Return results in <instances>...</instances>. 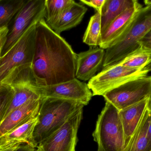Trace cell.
<instances>
[{
    "label": "cell",
    "instance_id": "cell-1",
    "mask_svg": "<svg viewBox=\"0 0 151 151\" xmlns=\"http://www.w3.org/2000/svg\"><path fill=\"white\" fill-rule=\"evenodd\" d=\"M77 54L43 18L36 26L35 49L31 70L35 82L45 87L76 78Z\"/></svg>",
    "mask_w": 151,
    "mask_h": 151
},
{
    "label": "cell",
    "instance_id": "cell-2",
    "mask_svg": "<svg viewBox=\"0 0 151 151\" xmlns=\"http://www.w3.org/2000/svg\"><path fill=\"white\" fill-rule=\"evenodd\" d=\"M84 106L73 100L41 98L38 121L33 132L34 143L36 148L61 127L75 112Z\"/></svg>",
    "mask_w": 151,
    "mask_h": 151
},
{
    "label": "cell",
    "instance_id": "cell-3",
    "mask_svg": "<svg viewBox=\"0 0 151 151\" xmlns=\"http://www.w3.org/2000/svg\"><path fill=\"white\" fill-rule=\"evenodd\" d=\"M37 23L31 26L12 48L0 58V88L9 86L21 72L32 67Z\"/></svg>",
    "mask_w": 151,
    "mask_h": 151
},
{
    "label": "cell",
    "instance_id": "cell-4",
    "mask_svg": "<svg viewBox=\"0 0 151 151\" xmlns=\"http://www.w3.org/2000/svg\"><path fill=\"white\" fill-rule=\"evenodd\" d=\"M133 25L119 41L106 50L103 67L115 64L141 46L140 42L151 29V1H145Z\"/></svg>",
    "mask_w": 151,
    "mask_h": 151
},
{
    "label": "cell",
    "instance_id": "cell-5",
    "mask_svg": "<svg viewBox=\"0 0 151 151\" xmlns=\"http://www.w3.org/2000/svg\"><path fill=\"white\" fill-rule=\"evenodd\" d=\"M98 151H123L124 134L119 111L108 102L99 115L92 134Z\"/></svg>",
    "mask_w": 151,
    "mask_h": 151
},
{
    "label": "cell",
    "instance_id": "cell-6",
    "mask_svg": "<svg viewBox=\"0 0 151 151\" xmlns=\"http://www.w3.org/2000/svg\"><path fill=\"white\" fill-rule=\"evenodd\" d=\"M151 65L142 69H134L118 64L104 67L101 72L89 80V88L93 96H103L122 84L148 76Z\"/></svg>",
    "mask_w": 151,
    "mask_h": 151
},
{
    "label": "cell",
    "instance_id": "cell-7",
    "mask_svg": "<svg viewBox=\"0 0 151 151\" xmlns=\"http://www.w3.org/2000/svg\"><path fill=\"white\" fill-rule=\"evenodd\" d=\"M46 0H27L16 14L9 28L1 56L7 53L25 32L34 23L45 18Z\"/></svg>",
    "mask_w": 151,
    "mask_h": 151
},
{
    "label": "cell",
    "instance_id": "cell-8",
    "mask_svg": "<svg viewBox=\"0 0 151 151\" xmlns=\"http://www.w3.org/2000/svg\"><path fill=\"white\" fill-rule=\"evenodd\" d=\"M119 111L151 97V76L126 82L103 96Z\"/></svg>",
    "mask_w": 151,
    "mask_h": 151
},
{
    "label": "cell",
    "instance_id": "cell-9",
    "mask_svg": "<svg viewBox=\"0 0 151 151\" xmlns=\"http://www.w3.org/2000/svg\"><path fill=\"white\" fill-rule=\"evenodd\" d=\"M83 108L75 112L64 124L37 146L41 151H75L77 134Z\"/></svg>",
    "mask_w": 151,
    "mask_h": 151
},
{
    "label": "cell",
    "instance_id": "cell-10",
    "mask_svg": "<svg viewBox=\"0 0 151 151\" xmlns=\"http://www.w3.org/2000/svg\"><path fill=\"white\" fill-rule=\"evenodd\" d=\"M41 98H54L79 102L84 105L89 103L93 95L88 84L75 78L69 81L45 87L36 85Z\"/></svg>",
    "mask_w": 151,
    "mask_h": 151
},
{
    "label": "cell",
    "instance_id": "cell-11",
    "mask_svg": "<svg viewBox=\"0 0 151 151\" xmlns=\"http://www.w3.org/2000/svg\"><path fill=\"white\" fill-rule=\"evenodd\" d=\"M143 7L137 1L116 18L102 34L99 48L106 50L121 40L133 25Z\"/></svg>",
    "mask_w": 151,
    "mask_h": 151
},
{
    "label": "cell",
    "instance_id": "cell-12",
    "mask_svg": "<svg viewBox=\"0 0 151 151\" xmlns=\"http://www.w3.org/2000/svg\"><path fill=\"white\" fill-rule=\"evenodd\" d=\"M41 98L31 100L9 113L0 124V137L38 116Z\"/></svg>",
    "mask_w": 151,
    "mask_h": 151
},
{
    "label": "cell",
    "instance_id": "cell-13",
    "mask_svg": "<svg viewBox=\"0 0 151 151\" xmlns=\"http://www.w3.org/2000/svg\"><path fill=\"white\" fill-rule=\"evenodd\" d=\"M105 54V50L97 47L77 54L76 78L84 81L92 79L103 66Z\"/></svg>",
    "mask_w": 151,
    "mask_h": 151
},
{
    "label": "cell",
    "instance_id": "cell-14",
    "mask_svg": "<svg viewBox=\"0 0 151 151\" xmlns=\"http://www.w3.org/2000/svg\"><path fill=\"white\" fill-rule=\"evenodd\" d=\"M151 97L119 111L124 134V149L140 123L144 113L149 107Z\"/></svg>",
    "mask_w": 151,
    "mask_h": 151
},
{
    "label": "cell",
    "instance_id": "cell-15",
    "mask_svg": "<svg viewBox=\"0 0 151 151\" xmlns=\"http://www.w3.org/2000/svg\"><path fill=\"white\" fill-rule=\"evenodd\" d=\"M37 121V117L0 137V151L10 150L23 144H27L36 148L34 143L33 132Z\"/></svg>",
    "mask_w": 151,
    "mask_h": 151
},
{
    "label": "cell",
    "instance_id": "cell-16",
    "mask_svg": "<svg viewBox=\"0 0 151 151\" xmlns=\"http://www.w3.org/2000/svg\"><path fill=\"white\" fill-rule=\"evenodd\" d=\"M88 9L83 4L74 2L51 25V29L58 34L79 25Z\"/></svg>",
    "mask_w": 151,
    "mask_h": 151
},
{
    "label": "cell",
    "instance_id": "cell-17",
    "mask_svg": "<svg viewBox=\"0 0 151 151\" xmlns=\"http://www.w3.org/2000/svg\"><path fill=\"white\" fill-rule=\"evenodd\" d=\"M150 119L151 111L149 105L123 151H150L148 138Z\"/></svg>",
    "mask_w": 151,
    "mask_h": 151
},
{
    "label": "cell",
    "instance_id": "cell-18",
    "mask_svg": "<svg viewBox=\"0 0 151 151\" xmlns=\"http://www.w3.org/2000/svg\"><path fill=\"white\" fill-rule=\"evenodd\" d=\"M137 0H105L101 13L102 35L111 23Z\"/></svg>",
    "mask_w": 151,
    "mask_h": 151
},
{
    "label": "cell",
    "instance_id": "cell-19",
    "mask_svg": "<svg viewBox=\"0 0 151 151\" xmlns=\"http://www.w3.org/2000/svg\"><path fill=\"white\" fill-rule=\"evenodd\" d=\"M117 64L134 69L145 68L151 65V50L141 46Z\"/></svg>",
    "mask_w": 151,
    "mask_h": 151
},
{
    "label": "cell",
    "instance_id": "cell-20",
    "mask_svg": "<svg viewBox=\"0 0 151 151\" xmlns=\"http://www.w3.org/2000/svg\"><path fill=\"white\" fill-rule=\"evenodd\" d=\"M27 0H0V29L9 27Z\"/></svg>",
    "mask_w": 151,
    "mask_h": 151
},
{
    "label": "cell",
    "instance_id": "cell-21",
    "mask_svg": "<svg viewBox=\"0 0 151 151\" xmlns=\"http://www.w3.org/2000/svg\"><path fill=\"white\" fill-rule=\"evenodd\" d=\"M101 14L96 12L91 17L83 37V42L91 47L99 46L101 42Z\"/></svg>",
    "mask_w": 151,
    "mask_h": 151
},
{
    "label": "cell",
    "instance_id": "cell-22",
    "mask_svg": "<svg viewBox=\"0 0 151 151\" xmlns=\"http://www.w3.org/2000/svg\"><path fill=\"white\" fill-rule=\"evenodd\" d=\"M74 2L73 0H46L45 18L47 24L51 25Z\"/></svg>",
    "mask_w": 151,
    "mask_h": 151
},
{
    "label": "cell",
    "instance_id": "cell-23",
    "mask_svg": "<svg viewBox=\"0 0 151 151\" xmlns=\"http://www.w3.org/2000/svg\"><path fill=\"white\" fill-rule=\"evenodd\" d=\"M13 96V90L10 86L0 88V124L10 104Z\"/></svg>",
    "mask_w": 151,
    "mask_h": 151
},
{
    "label": "cell",
    "instance_id": "cell-24",
    "mask_svg": "<svg viewBox=\"0 0 151 151\" xmlns=\"http://www.w3.org/2000/svg\"><path fill=\"white\" fill-rule=\"evenodd\" d=\"M80 2L82 4L94 8L96 11V12H99L101 14L105 0H81Z\"/></svg>",
    "mask_w": 151,
    "mask_h": 151
},
{
    "label": "cell",
    "instance_id": "cell-25",
    "mask_svg": "<svg viewBox=\"0 0 151 151\" xmlns=\"http://www.w3.org/2000/svg\"><path fill=\"white\" fill-rule=\"evenodd\" d=\"M8 32L9 28L8 27H4L0 29V58L4 46L6 42Z\"/></svg>",
    "mask_w": 151,
    "mask_h": 151
},
{
    "label": "cell",
    "instance_id": "cell-26",
    "mask_svg": "<svg viewBox=\"0 0 151 151\" xmlns=\"http://www.w3.org/2000/svg\"><path fill=\"white\" fill-rule=\"evenodd\" d=\"M35 148L30 144H23L19 146L15 147V148L4 151H35Z\"/></svg>",
    "mask_w": 151,
    "mask_h": 151
},
{
    "label": "cell",
    "instance_id": "cell-27",
    "mask_svg": "<svg viewBox=\"0 0 151 151\" xmlns=\"http://www.w3.org/2000/svg\"><path fill=\"white\" fill-rule=\"evenodd\" d=\"M150 108L151 111V119L149 129H148V138L149 140V147H150V150L151 151V103L150 105Z\"/></svg>",
    "mask_w": 151,
    "mask_h": 151
},
{
    "label": "cell",
    "instance_id": "cell-28",
    "mask_svg": "<svg viewBox=\"0 0 151 151\" xmlns=\"http://www.w3.org/2000/svg\"><path fill=\"white\" fill-rule=\"evenodd\" d=\"M143 42H151V29L144 37L143 39L140 42V43Z\"/></svg>",
    "mask_w": 151,
    "mask_h": 151
},
{
    "label": "cell",
    "instance_id": "cell-29",
    "mask_svg": "<svg viewBox=\"0 0 151 151\" xmlns=\"http://www.w3.org/2000/svg\"><path fill=\"white\" fill-rule=\"evenodd\" d=\"M141 46L151 50V42H143L140 43Z\"/></svg>",
    "mask_w": 151,
    "mask_h": 151
},
{
    "label": "cell",
    "instance_id": "cell-30",
    "mask_svg": "<svg viewBox=\"0 0 151 151\" xmlns=\"http://www.w3.org/2000/svg\"><path fill=\"white\" fill-rule=\"evenodd\" d=\"M35 151H41L39 148H37V149H35Z\"/></svg>",
    "mask_w": 151,
    "mask_h": 151
}]
</instances>
